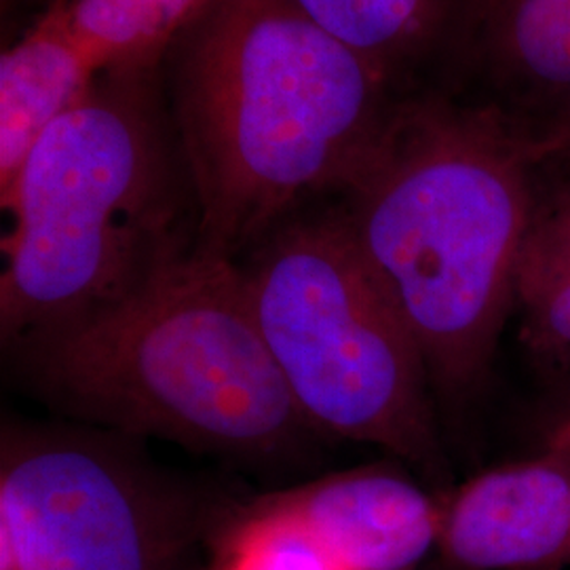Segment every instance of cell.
<instances>
[{
	"instance_id": "cell-1",
	"label": "cell",
	"mask_w": 570,
	"mask_h": 570,
	"mask_svg": "<svg viewBox=\"0 0 570 570\" xmlns=\"http://www.w3.org/2000/svg\"><path fill=\"white\" fill-rule=\"evenodd\" d=\"M66 421L254 463L315 438L258 330L237 261L186 249L119 298L4 346Z\"/></svg>"
},
{
	"instance_id": "cell-2",
	"label": "cell",
	"mask_w": 570,
	"mask_h": 570,
	"mask_svg": "<svg viewBox=\"0 0 570 570\" xmlns=\"http://www.w3.org/2000/svg\"><path fill=\"white\" fill-rule=\"evenodd\" d=\"M180 70L197 247L237 261L294 205L343 188L379 138V68L294 0H214Z\"/></svg>"
},
{
	"instance_id": "cell-3",
	"label": "cell",
	"mask_w": 570,
	"mask_h": 570,
	"mask_svg": "<svg viewBox=\"0 0 570 570\" xmlns=\"http://www.w3.org/2000/svg\"><path fill=\"white\" fill-rule=\"evenodd\" d=\"M338 209L425 360L433 393L482 387L515 306L529 188L508 144L475 122L383 127Z\"/></svg>"
},
{
	"instance_id": "cell-4",
	"label": "cell",
	"mask_w": 570,
	"mask_h": 570,
	"mask_svg": "<svg viewBox=\"0 0 570 570\" xmlns=\"http://www.w3.org/2000/svg\"><path fill=\"white\" fill-rule=\"evenodd\" d=\"M0 341L79 317L193 249L176 235L169 159L140 106L96 85L0 190Z\"/></svg>"
},
{
	"instance_id": "cell-5",
	"label": "cell",
	"mask_w": 570,
	"mask_h": 570,
	"mask_svg": "<svg viewBox=\"0 0 570 570\" xmlns=\"http://www.w3.org/2000/svg\"><path fill=\"white\" fill-rule=\"evenodd\" d=\"M242 271L271 360L306 423L446 478L425 360L343 214L277 226Z\"/></svg>"
},
{
	"instance_id": "cell-6",
	"label": "cell",
	"mask_w": 570,
	"mask_h": 570,
	"mask_svg": "<svg viewBox=\"0 0 570 570\" xmlns=\"http://www.w3.org/2000/svg\"><path fill=\"white\" fill-rule=\"evenodd\" d=\"M134 442L79 423H4L0 570H184L199 508Z\"/></svg>"
},
{
	"instance_id": "cell-7",
	"label": "cell",
	"mask_w": 570,
	"mask_h": 570,
	"mask_svg": "<svg viewBox=\"0 0 570 570\" xmlns=\"http://www.w3.org/2000/svg\"><path fill=\"white\" fill-rule=\"evenodd\" d=\"M446 570H570V463L543 452L487 469L442 505Z\"/></svg>"
},
{
	"instance_id": "cell-8",
	"label": "cell",
	"mask_w": 570,
	"mask_h": 570,
	"mask_svg": "<svg viewBox=\"0 0 570 570\" xmlns=\"http://www.w3.org/2000/svg\"><path fill=\"white\" fill-rule=\"evenodd\" d=\"M258 501L298 522L346 570H416L440 543L442 505L385 465L330 473Z\"/></svg>"
},
{
	"instance_id": "cell-9",
	"label": "cell",
	"mask_w": 570,
	"mask_h": 570,
	"mask_svg": "<svg viewBox=\"0 0 570 570\" xmlns=\"http://www.w3.org/2000/svg\"><path fill=\"white\" fill-rule=\"evenodd\" d=\"M100 66L58 0L0 58V190L42 134L98 85Z\"/></svg>"
},
{
	"instance_id": "cell-10",
	"label": "cell",
	"mask_w": 570,
	"mask_h": 570,
	"mask_svg": "<svg viewBox=\"0 0 570 570\" xmlns=\"http://www.w3.org/2000/svg\"><path fill=\"white\" fill-rule=\"evenodd\" d=\"M515 306L530 351L570 370V195L530 225L515 275Z\"/></svg>"
},
{
	"instance_id": "cell-11",
	"label": "cell",
	"mask_w": 570,
	"mask_h": 570,
	"mask_svg": "<svg viewBox=\"0 0 570 570\" xmlns=\"http://www.w3.org/2000/svg\"><path fill=\"white\" fill-rule=\"evenodd\" d=\"M214 0H66L68 18L100 70H122L155 58Z\"/></svg>"
},
{
	"instance_id": "cell-12",
	"label": "cell",
	"mask_w": 570,
	"mask_h": 570,
	"mask_svg": "<svg viewBox=\"0 0 570 570\" xmlns=\"http://www.w3.org/2000/svg\"><path fill=\"white\" fill-rule=\"evenodd\" d=\"M311 20L376 66L419 41L440 0H294Z\"/></svg>"
},
{
	"instance_id": "cell-13",
	"label": "cell",
	"mask_w": 570,
	"mask_h": 570,
	"mask_svg": "<svg viewBox=\"0 0 570 570\" xmlns=\"http://www.w3.org/2000/svg\"><path fill=\"white\" fill-rule=\"evenodd\" d=\"M218 570H346L298 522L261 501L226 534Z\"/></svg>"
},
{
	"instance_id": "cell-14",
	"label": "cell",
	"mask_w": 570,
	"mask_h": 570,
	"mask_svg": "<svg viewBox=\"0 0 570 570\" xmlns=\"http://www.w3.org/2000/svg\"><path fill=\"white\" fill-rule=\"evenodd\" d=\"M510 39L532 77L570 87V0H515Z\"/></svg>"
},
{
	"instance_id": "cell-15",
	"label": "cell",
	"mask_w": 570,
	"mask_h": 570,
	"mask_svg": "<svg viewBox=\"0 0 570 570\" xmlns=\"http://www.w3.org/2000/svg\"><path fill=\"white\" fill-rule=\"evenodd\" d=\"M541 450L570 463V385L562 389L541 416Z\"/></svg>"
}]
</instances>
